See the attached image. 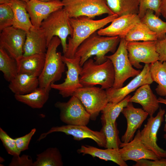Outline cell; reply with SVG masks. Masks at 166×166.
<instances>
[{
  "instance_id": "obj_4",
  "label": "cell",
  "mask_w": 166,
  "mask_h": 166,
  "mask_svg": "<svg viewBox=\"0 0 166 166\" xmlns=\"http://www.w3.org/2000/svg\"><path fill=\"white\" fill-rule=\"evenodd\" d=\"M115 74L111 61L107 59L104 63L97 64L91 58L87 60L82 66L80 81L84 87L100 85L104 89L113 87Z\"/></svg>"
},
{
  "instance_id": "obj_42",
  "label": "cell",
  "mask_w": 166,
  "mask_h": 166,
  "mask_svg": "<svg viewBox=\"0 0 166 166\" xmlns=\"http://www.w3.org/2000/svg\"><path fill=\"white\" fill-rule=\"evenodd\" d=\"M160 11L161 15L166 20V0H161Z\"/></svg>"
},
{
  "instance_id": "obj_22",
  "label": "cell",
  "mask_w": 166,
  "mask_h": 166,
  "mask_svg": "<svg viewBox=\"0 0 166 166\" xmlns=\"http://www.w3.org/2000/svg\"><path fill=\"white\" fill-rule=\"evenodd\" d=\"M45 53L23 55L17 58L15 61L18 73H25L38 77L43 69Z\"/></svg>"
},
{
  "instance_id": "obj_6",
  "label": "cell",
  "mask_w": 166,
  "mask_h": 166,
  "mask_svg": "<svg viewBox=\"0 0 166 166\" xmlns=\"http://www.w3.org/2000/svg\"><path fill=\"white\" fill-rule=\"evenodd\" d=\"M127 42L121 38L118 48L112 55H106L113 64L115 78L113 87L118 89L123 86L124 82L131 77H134L141 72L133 68L129 60L127 49Z\"/></svg>"
},
{
  "instance_id": "obj_36",
  "label": "cell",
  "mask_w": 166,
  "mask_h": 166,
  "mask_svg": "<svg viewBox=\"0 0 166 166\" xmlns=\"http://www.w3.org/2000/svg\"><path fill=\"white\" fill-rule=\"evenodd\" d=\"M0 139L8 154L13 156H20L21 152L18 148L15 139L10 137L1 128H0Z\"/></svg>"
},
{
  "instance_id": "obj_35",
  "label": "cell",
  "mask_w": 166,
  "mask_h": 166,
  "mask_svg": "<svg viewBox=\"0 0 166 166\" xmlns=\"http://www.w3.org/2000/svg\"><path fill=\"white\" fill-rule=\"evenodd\" d=\"M161 0H139V12L138 14L141 19L145 15L148 10H151L159 17L161 15L160 8Z\"/></svg>"
},
{
  "instance_id": "obj_45",
  "label": "cell",
  "mask_w": 166,
  "mask_h": 166,
  "mask_svg": "<svg viewBox=\"0 0 166 166\" xmlns=\"http://www.w3.org/2000/svg\"><path fill=\"white\" fill-rule=\"evenodd\" d=\"M0 158H1L0 159V161H1V162H3L4 160V159L2 157H0Z\"/></svg>"
},
{
  "instance_id": "obj_19",
  "label": "cell",
  "mask_w": 166,
  "mask_h": 166,
  "mask_svg": "<svg viewBox=\"0 0 166 166\" xmlns=\"http://www.w3.org/2000/svg\"><path fill=\"white\" fill-rule=\"evenodd\" d=\"M121 113L126 119L127 126L121 140L122 142L127 143L133 139L136 131L149 115L142 109L135 108L131 102L124 108Z\"/></svg>"
},
{
  "instance_id": "obj_29",
  "label": "cell",
  "mask_w": 166,
  "mask_h": 166,
  "mask_svg": "<svg viewBox=\"0 0 166 166\" xmlns=\"http://www.w3.org/2000/svg\"><path fill=\"white\" fill-rule=\"evenodd\" d=\"M111 10L118 16L128 14H138L139 0H106Z\"/></svg>"
},
{
  "instance_id": "obj_20",
  "label": "cell",
  "mask_w": 166,
  "mask_h": 166,
  "mask_svg": "<svg viewBox=\"0 0 166 166\" xmlns=\"http://www.w3.org/2000/svg\"><path fill=\"white\" fill-rule=\"evenodd\" d=\"M47 47L46 38L41 27L36 28L33 27L26 32L23 55L45 53Z\"/></svg>"
},
{
  "instance_id": "obj_33",
  "label": "cell",
  "mask_w": 166,
  "mask_h": 166,
  "mask_svg": "<svg viewBox=\"0 0 166 166\" xmlns=\"http://www.w3.org/2000/svg\"><path fill=\"white\" fill-rule=\"evenodd\" d=\"M131 96H126L123 99L116 103L108 102L101 112V120H107L113 123H116V120L123 109L128 103Z\"/></svg>"
},
{
  "instance_id": "obj_8",
  "label": "cell",
  "mask_w": 166,
  "mask_h": 166,
  "mask_svg": "<svg viewBox=\"0 0 166 166\" xmlns=\"http://www.w3.org/2000/svg\"><path fill=\"white\" fill-rule=\"evenodd\" d=\"M73 95L80 100L93 121L109 102L106 90L95 86L81 87Z\"/></svg>"
},
{
  "instance_id": "obj_31",
  "label": "cell",
  "mask_w": 166,
  "mask_h": 166,
  "mask_svg": "<svg viewBox=\"0 0 166 166\" xmlns=\"http://www.w3.org/2000/svg\"><path fill=\"white\" fill-rule=\"evenodd\" d=\"M0 70L3 73L5 80L9 82L18 73L15 60L1 47H0Z\"/></svg>"
},
{
  "instance_id": "obj_17",
  "label": "cell",
  "mask_w": 166,
  "mask_h": 166,
  "mask_svg": "<svg viewBox=\"0 0 166 166\" xmlns=\"http://www.w3.org/2000/svg\"><path fill=\"white\" fill-rule=\"evenodd\" d=\"M63 7V4L60 0L46 2L30 0L26 2V9L31 23L36 28L40 27L43 21L51 13Z\"/></svg>"
},
{
  "instance_id": "obj_34",
  "label": "cell",
  "mask_w": 166,
  "mask_h": 166,
  "mask_svg": "<svg viewBox=\"0 0 166 166\" xmlns=\"http://www.w3.org/2000/svg\"><path fill=\"white\" fill-rule=\"evenodd\" d=\"M106 140V148H120L121 143L119 137V131L116 123H113L107 120H101Z\"/></svg>"
},
{
  "instance_id": "obj_28",
  "label": "cell",
  "mask_w": 166,
  "mask_h": 166,
  "mask_svg": "<svg viewBox=\"0 0 166 166\" xmlns=\"http://www.w3.org/2000/svg\"><path fill=\"white\" fill-rule=\"evenodd\" d=\"M127 42L156 41V34L141 21L131 30L124 38Z\"/></svg>"
},
{
  "instance_id": "obj_39",
  "label": "cell",
  "mask_w": 166,
  "mask_h": 166,
  "mask_svg": "<svg viewBox=\"0 0 166 166\" xmlns=\"http://www.w3.org/2000/svg\"><path fill=\"white\" fill-rule=\"evenodd\" d=\"M31 158L29 155L23 154L21 156H14L9 166H33Z\"/></svg>"
},
{
  "instance_id": "obj_7",
  "label": "cell",
  "mask_w": 166,
  "mask_h": 166,
  "mask_svg": "<svg viewBox=\"0 0 166 166\" xmlns=\"http://www.w3.org/2000/svg\"><path fill=\"white\" fill-rule=\"evenodd\" d=\"M60 0L70 18L85 16L92 18L104 14H114L108 6L106 0Z\"/></svg>"
},
{
  "instance_id": "obj_16",
  "label": "cell",
  "mask_w": 166,
  "mask_h": 166,
  "mask_svg": "<svg viewBox=\"0 0 166 166\" xmlns=\"http://www.w3.org/2000/svg\"><path fill=\"white\" fill-rule=\"evenodd\" d=\"M120 148V155L125 161L131 160L136 162L143 159L155 160L160 159L143 144L139 130L132 140L128 143L121 142Z\"/></svg>"
},
{
  "instance_id": "obj_11",
  "label": "cell",
  "mask_w": 166,
  "mask_h": 166,
  "mask_svg": "<svg viewBox=\"0 0 166 166\" xmlns=\"http://www.w3.org/2000/svg\"><path fill=\"white\" fill-rule=\"evenodd\" d=\"M156 41L127 42V49L130 62L137 69H141L140 64L153 63L159 60L156 51Z\"/></svg>"
},
{
  "instance_id": "obj_38",
  "label": "cell",
  "mask_w": 166,
  "mask_h": 166,
  "mask_svg": "<svg viewBox=\"0 0 166 166\" xmlns=\"http://www.w3.org/2000/svg\"><path fill=\"white\" fill-rule=\"evenodd\" d=\"M36 131V129L34 128L25 135L15 138L18 148L20 152L28 149L30 142Z\"/></svg>"
},
{
  "instance_id": "obj_46",
  "label": "cell",
  "mask_w": 166,
  "mask_h": 166,
  "mask_svg": "<svg viewBox=\"0 0 166 166\" xmlns=\"http://www.w3.org/2000/svg\"><path fill=\"white\" fill-rule=\"evenodd\" d=\"M40 0L41 1H43L46 2V1H51L52 0Z\"/></svg>"
},
{
  "instance_id": "obj_2",
  "label": "cell",
  "mask_w": 166,
  "mask_h": 166,
  "mask_svg": "<svg viewBox=\"0 0 166 166\" xmlns=\"http://www.w3.org/2000/svg\"><path fill=\"white\" fill-rule=\"evenodd\" d=\"M97 32L84 41L76 50L74 57L80 58L81 66L93 56H95L96 63H104L107 59L106 54L109 52L114 53L121 39L119 37L101 36Z\"/></svg>"
},
{
  "instance_id": "obj_23",
  "label": "cell",
  "mask_w": 166,
  "mask_h": 166,
  "mask_svg": "<svg viewBox=\"0 0 166 166\" xmlns=\"http://www.w3.org/2000/svg\"><path fill=\"white\" fill-rule=\"evenodd\" d=\"M78 153L84 155L88 154L93 157H97L105 161H111L120 166H127L120 155L119 148H108L101 149L92 146L82 145L77 150Z\"/></svg>"
},
{
  "instance_id": "obj_26",
  "label": "cell",
  "mask_w": 166,
  "mask_h": 166,
  "mask_svg": "<svg viewBox=\"0 0 166 166\" xmlns=\"http://www.w3.org/2000/svg\"><path fill=\"white\" fill-rule=\"evenodd\" d=\"M49 91L38 87L31 92L23 95L14 94L15 99L32 109L42 108L48 101Z\"/></svg>"
},
{
  "instance_id": "obj_25",
  "label": "cell",
  "mask_w": 166,
  "mask_h": 166,
  "mask_svg": "<svg viewBox=\"0 0 166 166\" xmlns=\"http://www.w3.org/2000/svg\"><path fill=\"white\" fill-rule=\"evenodd\" d=\"M9 5L14 15L13 26L26 32L34 27L26 9V2L22 0H10Z\"/></svg>"
},
{
  "instance_id": "obj_21",
  "label": "cell",
  "mask_w": 166,
  "mask_h": 166,
  "mask_svg": "<svg viewBox=\"0 0 166 166\" xmlns=\"http://www.w3.org/2000/svg\"><path fill=\"white\" fill-rule=\"evenodd\" d=\"M129 102L140 104L150 117L153 116L159 108L158 98L153 93L150 84H148L138 88L130 98Z\"/></svg>"
},
{
  "instance_id": "obj_1",
  "label": "cell",
  "mask_w": 166,
  "mask_h": 166,
  "mask_svg": "<svg viewBox=\"0 0 166 166\" xmlns=\"http://www.w3.org/2000/svg\"><path fill=\"white\" fill-rule=\"evenodd\" d=\"M118 17L114 14L98 20L85 16L70 18L73 33L68 38L67 49L63 56L69 58L74 57L77 49L84 41Z\"/></svg>"
},
{
  "instance_id": "obj_43",
  "label": "cell",
  "mask_w": 166,
  "mask_h": 166,
  "mask_svg": "<svg viewBox=\"0 0 166 166\" xmlns=\"http://www.w3.org/2000/svg\"><path fill=\"white\" fill-rule=\"evenodd\" d=\"M158 100L159 103L163 104L166 105V96L164 98L161 97H159L158 98ZM165 123L164 127V131L165 132V133L164 135V139H166V114L165 115Z\"/></svg>"
},
{
  "instance_id": "obj_37",
  "label": "cell",
  "mask_w": 166,
  "mask_h": 166,
  "mask_svg": "<svg viewBox=\"0 0 166 166\" xmlns=\"http://www.w3.org/2000/svg\"><path fill=\"white\" fill-rule=\"evenodd\" d=\"M14 15L10 6L7 4L0 5V31L13 26Z\"/></svg>"
},
{
  "instance_id": "obj_5",
  "label": "cell",
  "mask_w": 166,
  "mask_h": 166,
  "mask_svg": "<svg viewBox=\"0 0 166 166\" xmlns=\"http://www.w3.org/2000/svg\"><path fill=\"white\" fill-rule=\"evenodd\" d=\"M69 18L62 8L51 13L43 21L40 26L44 32L47 46L53 37H57L61 40L64 54L67 49L68 37L73 33Z\"/></svg>"
},
{
  "instance_id": "obj_13",
  "label": "cell",
  "mask_w": 166,
  "mask_h": 166,
  "mask_svg": "<svg viewBox=\"0 0 166 166\" xmlns=\"http://www.w3.org/2000/svg\"><path fill=\"white\" fill-rule=\"evenodd\" d=\"M165 111L160 108L155 117H150L140 131L141 141L144 145L153 152L160 158H166V150L160 147L157 144V134L158 130L164 121Z\"/></svg>"
},
{
  "instance_id": "obj_10",
  "label": "cell",
  "mask_w": 166,
  "mask_h": 166,
  "mask_svg": "<svg viewBox=\"0 0 166 166\" xmlns=\"http://www.w3.org/2000/svg\"><path fill=\"white\" fill-rule=\"evenodd\" d=\"M62 60L67 68L66 77L63 82L53 83L51 85V88L58 90L62 97H71L78 89L83 87L79 79L82 66L79 57L69 58L63 55Z\"/></svg>"
},
{
  "instance_id": "obj_47",
  "label": "cell",
  "mask_w": 166,
  "mask_h": 166,
  "mask_svg": "<svg viewBox=\"0 0 166 166\" xmlns=\"http://www.w3.org/2000/svg\"><path fill=\"white\" fill-rule=\"evenodd\" d=\"M22 0L26 2H27L30 0Z\"/></svg>"
},
{
  "instance_id": "obj_44",
  "label": "cell",
  "mask_w": 166,
  "mask_h": 166,
  "mask_svg": "<svg viewBox=\"0 0 166 166\" xmlns=\"http://www.w3.org/2000/svg\"><path fill=\"white\" fill-rule=\"evenodd\" d=\"M10 2V0H0V5L7 4L9 5Z\"/></svg>"
},
{
  "instance_id": "obj_40",
  "label": "cell",
  "mask_w": 166,
  "mask_h": 166,
  "mask_svg": "<svg viewBox=\"0 0 166 166\" xmlns=\"http://www.w3.org/2000/svg\"><path fill=\"white\" fill-rule=\"evenodd\" d=\"M134 166H166V158L152 160L143 159L136 161Z\"/></svg>"
},
{
  "instance_id": "obj_9",
  "label": "cell",
  "mask_w": 166,
  "mask_h": 166,
  "mask_svg": "<svg viewBox=\"0 0 166 166\" xmlns=\"http://www.w3.org/2000/svg\"><path fill=\"white\" fill-rule=\"evenodd\" d=\"M54 106L60 111V120L67 124L86 126L90 119V114L81 101L74 95L68 101H57Z\"/></svg>"
},
{
  "instance_id": "obj_12",
  "label": "cell",
  "mask_w": 166,
  "mask_h": 166,
  "mask_svg": "<svg viewBox=\"0 0 166 166\" xmlns=\"http://www.w3.org/2000/svg\"><path fill=\"white\" fill-rule=\"evenodd\" d=\"M57 132H62L67 135H71L74 140L77 141L85 138L90 139L95 141L99 146L106 148V138L102 130L101 129L100 131H93L85 125L67 124L53 127L47 132L42 133L38 141L44 139L49 134Z\"/></svg>"
},
{
  "instance_id": "obj_41",
  "label": "cell",
  "mask_w": 166,
  "mask_h": 166,
  "mask_svg": "<svg viewBox=\"0 0 166 166\" xmlns=\"http://www.w3.org/2000/svg\"><path fill=\"white\" fill-rule=\"evenodd\" d=\"M156 51L159 55V60L161 62L166 61V36L163 39L156 41Z\"/></svg>"
},
{
  "instance_id": "obj_18",
  "label": "cell",
  "mask_w": 166,
  "mask_h": 166,
  "mask_svg": "<svg viewBox=\"0 0 166 166\" xmlns=\"http://www.w3.org/2000/svg\"><path fill=\"white\" fill-rule=\"evenodd\" d=\"M141 21L138 14H128L118 17L108 26L97 31L102 36L124 38L131 30Z\"/></svg>"
},
{
  "instance_id": "obj_30",
  "label": "cell",
  "mask_w": 166,
  "mask_h": 166,
  "mask_svg": "<svg viewBox=\"0 0 166 166\" xmlns=\"http://www.w3.org/2000/svg\"><path fill=\"white\" fill-rule=\"evenodd\" d=\"M33 166H62V156L57 148L50 147L37 155Z\"/></svg>"
},
{
  "instance_id": "obj_14",
  "label": "cell",
  "mask_w": 166,
  "mask_h": 166,
  "mask_svg": "<svg viewBox=\"0 0 166 166\" xmlns=\"http://www.w3.org/2000/svg\"><path fill=\"white\" fill-rule=\"evenodd\" d=\"M26 32L13 26L0 32V47L5 49L13 59L22 55Z\"/></svg>"
},
{
  "instance_id": "obj_24",
  "label": "cell",
  "mask_w": 166,
  "mask_h": 166,
  "mask_svg": "<svg viewBox=\"0 0 166 166\" xmlns=\"http://www.w3.org/2000/svg\"><path fill=\"white\" fill-rule=\"evenodd\" d=\"M39 86L38 77L19 73L10 82L8 87L14 94L23 95L31 92Z\"/></svg>"
},
{
  "instance_id": "obj_15",
  "label": "cell",
  "mask_w": 166,
  "mask_h": 166,
  "mask_svg": "<svg viewBox=\"0 0 166 166\" xmlns=\"http://www.w3.org/2000/svg\"><path fill=\"white\" fill-rule=\"evenodd\" d=\"M153 82L150 72V64H145L140 73L124 86L118 89L112 87L106 90L108 101L117 103L140 86L150 85Z\"/></svg>"
},
{
  "instance_id": "obj_3",
  "label": "cell",
  "mask_w": 166,
  "mask_h": 166,
  "mask_svg": "<svg viewBox=\"0 0 166 166\" xmlns=\"http://www.w3.org/2000/svg\"><path fill=\"white\" fill-rule=\"evenodd\" d=\"M60 44L61 40L57 36L53 37L49 43L45 53L43 69L38 77L39 86L49 91L51 85L59 80L65 71V65L63 61V56L57 51Z\"/></svg>"
},
{
  "instance_id": "obj_32",
  "label": "cell",
  "mask_w": 166,
  "mask_h": 166,
  "mask_svg": "<svg viewBox=\"0 0 166 166\" xmlns=\"http://www.w3.org/2000/svg\"><path fill=\"white\" fill-rule=\"evenodd\" d=\"M140 20L156 34L158 40L163 39L166 37V22L156 16L153 10H148Z\"/></svg>"
},
{
  "instance_id": "obj_27",
  "label": "cell",
  "mask_w": 166,
  "mask_h": 166,
  "mask_svg": "<svg viewBox=\"0 0 166 166\" xmlns=\"http://www.w3.org/2000/svg\"><path fill=\"white\" fill-rule=\"evenodd\" d=\"M151 78L158 84L155 90L159 95L166 96V61H158L150 64Z\"/></svg>"
}]
</instances>
